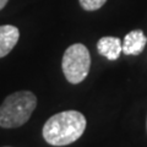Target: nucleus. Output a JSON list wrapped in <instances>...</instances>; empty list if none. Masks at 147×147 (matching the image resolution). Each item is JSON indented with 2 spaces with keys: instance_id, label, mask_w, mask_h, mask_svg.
<instances>
[{
  "instance_id": "20e7f679",
  "label": "nucleus",
  "mask_w": 147,
  "mask_h": 147,
  "mask_svg": "<svg viewBox=\"0 0 147 147\" xmlns=\"http://www.w3.org/2000/svg\"><path fill=\"white\" fill-rule=\"evenodd\" d=\"M147 43V37L144 31L134 30L125 36L123 40V53L126 55H139L144 52Z\"/></svg>"
},
{
  "instance_id": "423d86ee",
  "label": "nucleus",
  "mask_w": 147,
  "mask_h": 147,
  "mask_svg": "<svg viewBox=\"0 0 147 147\" xmlns=\"http://www.w3.org/2000/svg\"><path fill=\"white\" fill-rule=\"evenodd\" d=\"M20 38V31L12 25L0 26V58H4L11 52Z\"/></svg>"
},
{
  "instance_id": "1a4fd4ad",
  "label": "nucleus",
  "mask_w": 147,
  "mask_h": 147,
  "mask_svg": "<svg viewBox=\"0 0 147 147\" xmlns=\"http://www.w3.org/2000/svg\"><path fill=\"white\" fill-rule=\"evenodd\" d=\"M146 127H147V120H146Z\"/></svg>"
},
{
  "instance_id": "0eeeda50",
  "label": "nucleus",
  "mask_w": 147,
  "mask_h": 147,
  "mask_svg": "<svg viewBox=\"0 0 147 147\" xmlns=\"http://www.w3.org/2000/svg\"><path fill=\"white\" fill-rule=\"evenodd\" d=\"M81 7L84 9L86 11H96L100 9L105 3L107 0H79Z\"/></svg>"
},
{
  "instance_id": "f257e3e1",
  "label": "nucleus",
  "mask_w": 147,
  "mask_h": 147,
  "mask_svg": "<svg viewBox=\"0 0 147 147\" xmlns=\"http://www.w3.org/2000/svg\"><path fill=\"white\" fill-rule=\"evenodd\" d=\"M86 118L77 110H65L50 117L45 121L42 135L52 146H67L79 140L86 130Z\"/></svg>"
},
{
  "instance_id": "9d476101",
  "label": "nucleus",
  "mask_w": 147,
  "mask_h": 147,
  "mask_svg": "<svg viewBox=\"0 0 147 147\" xmlns=\"http://www.w3.org/2000/svg\"><path fill=\"white\" fill-rule=\"evenodd\" d=\"M6 147H9V146H6Z\"/></svg>"
},
{
  "instance_id": "6e6552de",
  "label": "nucleus",
  "mask_w": 147,
  "mask_h": 147,
  "mask_svg": "<svg viewBox=\"0 0 147 147\" xmlns=\"http://www.w3.org/2000/svg\"><path fill=\"white\" fill-rule=\"evenodd\" d=\"M7 1H9V0H0V10H3V9L5 7Z\"/></svg>"
},
{
  "instance_id": "f03ea898",
  "label": "nucleus",
  "mask_w": 147,
  "mask_h": 147,
  "mask_svg": "<svg viewBox=\"0 0 147 147\" xmlns=\"http://www.w3.org/2000/svg\"><path fill=\"white\" fill-rule=\"evenodd\" d=\"M37 107V97L30 91H17L7 96L0 105V126L15 129L30 120Z\"/></svg>"
},
{
  "instance_id": "39448f33",
  "label": "nucleus",
  "mask_w": 147,
  "mask_h": 147,
  "mask_svg": "<svg viewBox=\"0 0 147 147\" xmlns=\"http://www.w3.org/2000/svg\"><path fill=\"white\" fill-rule=\"evenodd\" d=\"M97 50L108 60H118L123 53V40L117 37H102L97 42Z\"/></svg>"
},
{
  "instance_id": "7ed1b4c3",
  "label": "nucleus",
  "mask_w": 147,
  "mask_h": 147,
  "mask_svg": "<svg viewBox=\"0 0 147 147\" xmlns=\"http://www.w3.org/2000/svg\"><path fill=\"white\" fill-rule=\"evenodd\" d=\"M91 54L86 45L75 43L70 45L63 55L61 69L65 79L72 85L81 84L90 72Z\"/></svg>"
}]
</instances>
